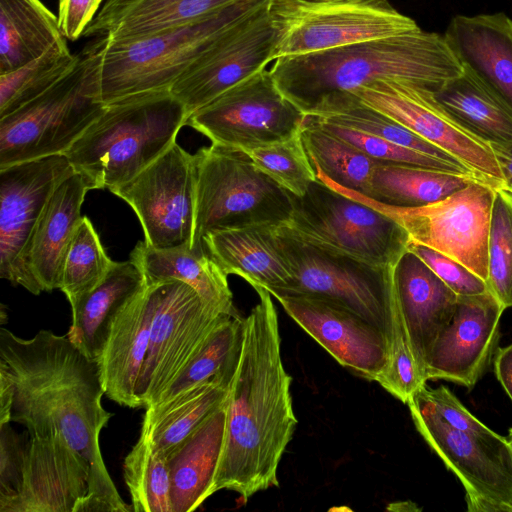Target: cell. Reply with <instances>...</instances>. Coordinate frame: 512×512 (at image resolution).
<instances>
[{
	"label": "cell",
	"instance_id": "44dd1931",
	"mask_svg": "<svg viewBox=\"0 0 512 512\" xmlns=\"http://www.w3.org/2000/svg\"><path fill=\"white\" fill-rule=\"evenodd\" d=\"M89 472L60 433L31 436L15 489L0 497V512H78Z\"/></svg>",
	"mask_w": 512,
	"mask_h": 512
},
{
	"label": "cell",
	"instance_id": "836d02e7",
	"mask_svg": "<svg viewBox=\"0 0 512 512\" xmlns=\"http://www.w3.org/2000/svg\"><path fill=\"white\" fill-rule=\"evenodd\" d=\"M301 137L315 172L340 187L368 195L377 160L327 132L307 115Z\"/></svg>",
	"mask_w": 512,
	"mask_h": 512
},
{
	"label": "cell",
	"instance_id": "7c38bea8",
	"mask_svg": "<svg viewBox=\"0 0 512 512\" xmlns=\"http://www.w3.org/2000/svg\"><path fill=\"white\" fill-rule=\"evenodd\" d=\"M305 119L265 68L192 113L186 125L212 144L247 153L297 134Z\"/></svg>",
	"mask_w": 512,
	"mask_h": 512
},
{
	"label": "cell",
	"instance_id": "cb8c5ba5",
	"mask_svg": "<svg viewBox=\"0 0 512 512\" xmlns=\"http://www.w3.org/2000/svg\"><path fill=\"white\" fill-rule=\"evenodd\" d=\"M277 228L259 224L215 230L206 233L202 241L227 275H238L254 289L263 287L273 296L287 290L293 281Z\"/></svg>",
	"mask_w": 512,
	"mask_h": 512
},
{
	"label": "cell",
	"instance_id": "f1b7e54d",
	"mask_svg": "<svg viewBox=\"0 0 512 512\" xmlns=\"http://www.w3.org/2000/svg\"><path fill=\"white\" fill-rule=\"evenodd\" d=\"M145 285L143 272L132 260L114 261L98 286L70 304V341L88 358L97 360L114 318Z\"/></svg>",
	"mask_w": 512,
	"mask_h": 512
},
{
	"label": "cell",
	"instance_id": "f35d334b",
	"mask_svg": "<svg viewBox=\"0 0 512 512\" xmlns=\"http://www.w3.org/2000/svg\"><path fill=\"white\" fill-rule=\"evenodd\" d=\"M113 264L93 224L82 216L63 261L59 289L72 304L98 286Z\"/></svg>",
	"mask_w": 512,
	"mask_h": 512
},
{
	"label": "cell",
	"instance_id": "e575fe53",
	"mask_svg": "<svg viewBox=\"0 0 512 512\" xmlns=\"http://www.w3.org/2000/svg\"><path fill=\"white\" fill-rule=\"evenodd\" d=\"M243 326L244 317L241 315H225L200 349L150 406L165 403L211 380L238 361L242 348Z\"/></svg>",
	"mask_w": 512,
	"mask_h": 512
},
{
	"label": "cell",
	"instance_id": "8fae6325",
	"mask_svg": "<svg viewBox=\"0 0 512 512\" xmlns=\"http://www.w3.org/2000/svg\"><path fill=\"white\" fill-rule=\"evenodd\" d=\"M270 14L278 33L276 59L420 28L388 0H272Z\"/></svg>",
	"mask_w": 512,
	"mask_h": 512
},
{
	"label": "cell",
	"instance_id": "52a82bcc",
	"mask_svg": "<svg viewBox=\"0 0 512 512\" xmlns=\"http://www.w3.org/2000/svg\"><path fill=\"white\" fill-rule=\"evenodd\" d=\"M196 192L192 247L215 230L286 225L294 195L262 172L247 153L212 144L195 154Z\"/></svg>",
	"mask_w": 512,
	"mask_h": 512
},
{
	"label": "cell",
	"instance_id": "9c48e42d",
	"mask_svg": "<svg viewBox=\"0 0 512 512\" xmlns=\"http://www.w3.org/2000/svg\"><path fill=\"white\" fill-rule=\"evenodd\" d=\"M287 225L312 245L379 266L394 267L410 241L393 218L319 179L294 195Z\"/></svg>",
	"mask_w": 512,
	"mask_h": 512
},
{
	"label": "cell",
	"instance_id": "f907efd6",
	"mask_svg": "<svg viewBox=\"0 0 512 512\" xmlns=\"http://www.w3.org/2000/svg\"><path fill=\"white\" fill-rule=\"evenodd\" d=\"M137 0H106L104 6L101 8L102 11H108L116 9L125 5H128Z\"/></svg>",
	"mask_w": 512,
	"mask_h": 512
},
{
	"label": "cell",
	"instance_id": "6da1fadb",
	"mask_svg": "<svg viewBox=\"0 0 512 512\" xmlns=\"http://www.w3.org/2000/svg\"><path fill=\"white\" fill-rule=\"evenodd\" d=\"M0 377L12 388L10 420L31 436L60 433L89 472L88 494L78 512H127L108 473L99 435L112 414L96 360L84 355L68 336L40 330L24 339L0 329Z\"/></svg>",
	"mask_w": 512,
	"mask_h": 512
},
{
	"label": "cell",
	"instance_id": "d4e9b609",
	"mask_svg": "<svg viewBox=\"0 0 512 512\" xmlns=\"http://www.w3.org/2000/svg\"><path fill=\"white\" fill-rule=\"evenodd\" d=\"M444 36L461 63L512 105V19L504 13L457 15Z\"/></svg>",
	"mask_w": 512,
	"mask_h": 512
},
{
	"label": "cell",
	"instance_id": "9a60e30c",
	"mask_svg": "<svg viewBox=\"0 0 512 512\" xmlns=\"http://www.w3.org/2000/svg\"><path fill=\"white\" fill-rule=\"evenodd\" d=\"M156 283L149 346L136 385L140 407L154 403L225 315L179 280Z\"/></svg>",
	"mask_w": 512,
	"mask_h": 512
},
{
	"label": "cell",
	"instance_id": "4dcf8cb0",
	"mask_svg": "<svg viewBox=\"0 0 512 512\" xmlns=\"http://www.w3.org/2000/svg\"><path fill=\"white\" fill-rule=\"evenodd\" d=\"M463 68L435 92L437 100L487 142H512V105L472 69Z\"/></svg>",
	"mask_w": 512,
	"mask_h": 512
},
{
	"label": "cell",
	"instance_id": "7402d4cb",
	"mask_svg": "<svg viewBox=\"0 0 512 512\" xmlns=\"http://www.w3.org/2000/svg\"><path fill=\"white\" fill-rule=\"evenodd\" d=\"M156 283H147L114 318L96 360L105 395L130 408L140 407L136 385L146 358L156 305Z\"/></svg>",
	"mask_w": 512,
	"mask_h": 512
},
{
	"label": "cell",
	"instance_id": "8d00e7d4",
	"mask_svg": "<svg viewBox=\"0 0 512 512\" xmlns=\"http://www.w3.org/2000/svg\"><path fill=\"white\" fill-rule=\"evenodd\" d=\"M123 476L136 512H172L168 460L144 434L124 459Z\"/></svg>",
	"mask_w": 512,
	"mask_h": 512
},
{
	"label": "cell",
	"instance_id": "ab89813d",
	"mask_svg": "<svg viewBox=\"0 0 512 512\" xmlns=\"http://www.w3.org/2000/svg\"><path fill=\"white\" fill-rule=\"evenodd\" d=\"M489 292L507 309L512 307V193L497 187L488 241Z\"/></svg>",
	"mask_w": 512,
	"mask_h": 512
},
{
	"label": "cell",
	"instance_id": "e0dca14e",
	"mask_svg": "<svg viewBox=\"0 0 512 512\" xmlns=\"http://www.w3.org/2000/svg\"><path fill=\"white\" fill-rule=\"evenodd\" d=\"M110 191L134 210L146 243L156 248L192 246L196 161L177 142L130 181Z\"/></svg>",
	"mask_w": 512,
	"mask_h": 512
},
{
	"label": "cell",
	"instance_id": "ee69618b",
	"mask_svg": "<svg viewBox=\"0 0 512 512\" xmlns=\"http://www.w3.org/2000/svg\"><path fill=\"white\" fill-rule=\"evenodd\" d=\"M407 249L426 263L457 295H475L488 291L483 279L444 254L412 241H409Z\"/></svg>",
	"mask_w": 512,
	"mask_h": 512
},
{
	"label": "cell",
	"instance_id": "603a6c76",
	"mask_svg": "<svg viewBox=\"0 0 512 512\" xmlns=\"http://www.w3.org/2000/svg\"><path fill=\"white\" fill-rule=\"evenodd\" d=\"M393 276L399 310L424 376L426 359L451 321L458 295L408 249L395 264Z\"/></svg>",
	"mask_w": 512,
	"mask_h": 512
},
{
	"label": "cell",
	"instance_id": "bcb514c9",
	"mask_svg": "<svg viewBox=\"0 0 512 512\" xmlns=\"http://www.w3.org/2000/svg\"><path fill=\"white\" fill-rule=\"evenodd\" d=\"M103 0H58V23L67 40L76 41L98 14Z\"/></svg>",
	"mask_w": 512,
	"mask_h": 512
},
{
	"label": "cell",
	"instance_id": "2e32d148",
	"mask_svg": "<svg viewBox=\"0 0 512 512\" xmlns=\"http://www.w3.org/2000/svg\"><path fill=\"white\" fill-rule=\"evenodd\" d=\"M73 172L65 154L0 169V277L34 295L43 290L29 267L32 236L52 193Z\"/></svg>",
	"mask_w": 512,
	"mask_h": 512
},
{
	"label": "cell",
	"instance_id": "484cf974",
	"mask_svg": "<svg viewBox=\"0 0 512 512\" xmlns=\"http://www.w3.org/2000/svg\"><path fill=\"white\" fill-rule=\"evenodd\" d=\"M228 399L229 396L167 455L172 512L194 511L214 494L215 476L224 445Z\"/></svg>",
	"mask_w": 512,
	"mask_h": 512
},
{
	"label": "cell",
	"instance_id": "5b68a950",
	"mask_svg": "<svg viewBox=\"0 0 512 512\" xmlns=\"http://www.w3.org/2000/svg\"><path fill=\"white\" fill-rule=\"evenodd\" d=\"M104 42L97 37L59 81L0 118V169L64 154L99 117L106 105L100 93Z\"/></svg>",
	"mask_w": 512,
	"mask_h": 512
},
{
	"label": "cell",
	"instance_id": "83f0119b",
	"mask_svg": "<svg viewBox=\"0 0 512 512\" xmlns=\"http://www.w3.org/2000/svg\"><path fill=\"white\" fill-rule=\"evenodd\" d=\"M147 283L179 280L193 287L210 305L229 315H240L233 303L227 274L205 247L183 244L156 248L139 241L130 254Z\"/></svg>",
	"mask_w": 512,
	"mask_h": 512
},
{
	"label": "cell",
	"instance_id": "f5cc1de1",
	"mask_svg": "<svg viewBox=\"0 0 512 512\" xmlns=\"http://www.w3.org/2000/svg\"><path fill=\"white\" fill-rule=\"evenodd\" d=\"M509 432L512 433V428L509 429Z\"/></svg>",
	"mask_w": 512,
	"mask_h": 512
},
{
	"label": "cell",
	"instance_id": "8992f818",
	"mask_svg": "<svg viewBox=\"0 0 512 512\" xmlns=\"http://www.w3.org/2000/svg\"><path fill=\"white\" fill-rule=\"evenodd\" d=\"M271 0H242L190 23L130 40L105 36L100 93L117 99L170 89L175 81L234 23Z\"/></svg>",
	"mask_w": 512,
	"mask_h": 512
},
{
	"label": "cell",
	"instance_id": "4fadbf2b",
	"mask_svg": "<svg viewBox=\"0 0 512 512\" xmlns=\"http://www.w3.org/2000/svg\"><path fill=\"white\" fill-rule=\"evenodd\" d=\"M413 423L429 447L465 489L469 512H512V444L507 437L484 438L450 427L411 397Z\"/></svg>",
	"mask_w": 512,
	"mask_h": 512
},
{
	"label": "cell",
	"instance_id": "681fc988",
	"mask_svg": "<svg viewBox=\"0 0 512 512\" xmlns=\"http://www.w3.org/2000/svg\"><path fill=\"white\" fill-rule=\"evenodd\" d=\"M504 178L503 187L512 193V142L490 143Z\"/></svg>",
	"mask_w": 512,
	"mask_h": 512
},
{
	"label": "cell",
	"instance_id": "60d3db41",
	"mask_svg": "<svg viewBox=\"0 0 512 512\" xmlns=\"http://www.w3.org/2000/svg\"><path fill=\"white\" fill-rule=\"evenodd\" d=\"M253 163L280 186L302 196L317 180L306 152L301 130L288 139L247 152Z\"/></svg>",
	"mask_w": 512,
	"mask_h": 512
},
{
	"label": "cell",
	"instance_id": "277c9868",
	"mask_svg": "<svg viewBox=\"0 0 512 512\" xmlns=\"http://www.w3.org/2000/svg\"><path fill=\"white\" fill-rule=\"evenodd\" d=\"M188 118L170 89L129 95L107 103L64 154L91 190H111L169 149Z\"/></svg>",
	"mask_w": 512,
	"mask_h": 512
},
{
	"label": "cell",
	"instance_id": "7bdbcfd3",
	"mask_svg": "<svg viewBox=\"0 0 512 512\" xmlns=\"http://www.w3.org/2000/svg\"><path fill=\"white\" fill-rule=\"evenodd\" d=\"M412 397L428 406L452 428L484 438H492L498 435L472 415L450 389L444 385L431 388L425 384Z\"/></svg>",
	"mask_w": 512,
	"mask_h": 512
},
{
	"label": "cell",
	"instance_id": "f6af8a7d",
	"mask_svg": "<svg viewBox=\"0 0 512 512\" xmlns=\"http://www.w3.org/2000/svg\"><path fill=\"white\" fill-rule=\"evenodd\" d=\"M25 445L9 423L0 424V497L11 493L18 484Z\"/></svg>",
	"mask_w": 512,
	"mask_h": 512
},
{
	"label": "cell",
	"instance_id": "816d5d0a",
	"mask_svg": "<svg viewBox=\"0 0 512 512\" xmlns=\"http://www.w3.org/2000/svg\"><path fill=\"white\" fill-rule=\"evenodd\" d=\"M507 438L509 439V441H510V442H511V444H512V433H510V432H509V433H508Z\"/></svg>",
	"mask_w": 512,
	"mask_h": 512
},
{
	"label": "cell",
	"instance_id": "1f68e13d",
	"mask_svg": "<svg viewBox=\"0 0 512 512\" xmlns=\"http://www.w3.org/2000/svg\"><path fill=\"white\" fill-rule=\"evenodd\" d=\"M65 38L41 0H0V74L38 58Z\"/></svg>",
	"mask_w": 512,
	"mask_h": 512
},
{
	"label": "cell",
	"instance_id": "7dc6e473",
	"mask_svg": "<svg viewBox=\"0 0 512 512\" xmlns=\"http://www.w3.org/2000/svg\"><path fill=\"white\" fill-rule=\"evenodd\" d=\"M492 363L497 380L512 401V343L498 347Z\"/></svg>",
	"mask_w": 512,
	"mask_h": 512
},
{
	"label": "cell",
	"instance_id": "f546056e",
	"mask_svg": "<svg viewBox=\"0 0 512 512\" xmlns=\"http://www.w3.org/2000/svg\"><path fill=\"white\" fill-rule=\"evenodd\" d=\"M238 362L165 403L147 407L140 433L167 456L227 400Z\"/></svg>",
	"mask_w": 512,
	"mask_h": 512
},
{
	"label": "cell",
	"instance_id": "d6a6232c",
	"mask_svg": "<svg viewBox=\"0 0 512 512\" xmlns=\"http://www.w3.org/2000/svg\"><path fill=\"white\" fill-rule=\"evenodd\" d=\"M475 179L479 178L470 173L377 161L367 197L391 206L419 207L444 199Z\"/></svg>",
	"mask_w": 512,
	"mask_h": 512
},
{
	"label": "cell",
	"instance_id": "c3c4849f",
	"mask_svg": "<svg viewBox=\"0 0 512 512\" xmlns=\"http://www.w3.org/2000/svg\"><path fill=\"white\" fill-rule=\"evenodd\" d=\"M175 0H137L135 2H132L128 5L108 10V11H102L100 10L93 21H103L108 18L122 15V14H134V13H141L149 10H153L156 8H159L167 3H170Z\"/></svg>",
	"mask_w": 512,
	"mask_h": 512
},
{
	"label": "cell",
	"instance_id": "d590c367",
	"mask_svg": "<svg viewBox=\"0 0 512 512\" xmlns=\"http://www.w3.org/2000/svg\"><path fill=\"white\" fill-rule=\"evenodd\" d=\"M242 0H175L159 8L92 21L84 37L106 36L112 41L137 39L190 23Z\"/></svg>",
	"mask_w": 512,
	"mask_h": 512
},
{
	"label": "cell",
	"instance_id": "d6986e66",
	"mask_svg": "<svg viewBox=\"0 0 512 512\" xmlns=\"http://www.w3.org/2000/svg\"><path fill=\"white\" fill-rule=\"evenodd\" d=\"M504 310L489 290L458 295L454 315L426 359V381L445 380L471 391L493 362Z\"/></svg>",
	"mask_w": 512,
	"mask_h": 512
},
{
	"label": "cell",
	"instance_id": "7a4b0ae2",
	"mask_svg": "<svg viewBox=\"0 0 512 512\" xmlns=\"http://www.w3.org/2000/svg\"><path fill=\"white\" fill-rule=\"evenodd\" d=\"M244 318L243 341L228 405L224 445L213 491H234L246 503L278 487V466L297 425L292 378L281 356L277 310L271 293Z\"/></svg>",
	"mask_w": 512,
	"mask_h": 512
},
{
	"label": "cell",
	"instance_id": "ffe728a7",
	"mask_svg": "<svg viewBox=\"0 0 512 512\" xmlns=\"http://www.w3.org/2000/svg\"><path fill=\"white\" fill-rule=\"evenodd\" d=\"M274 297L286 313L345 368L375 381L387 366L390 357L387 338L351 309L318 295Z\"/></svg>",
	"mask_w": 512,
	"mask_h": 512
},
{
	"label": "cell",
	"instance_id": "30bf717a",
	"mask_svg": "<svg viewBox=\"0 0 512 512\" xmlns=\"http://www.w3.org/2000/svg\"><path fill=\"white\" fill-rule=\"evenodd\" d=\"M329 187L384 212L407 232L410 241L459 262L485 282L488 277V241L496 188L481 179L439 201L419 207H398L340 187L316 172Z\"/></svg>",
	"mask_w": 512,
	"mask_h": 512
},
{
	"label": "cell",
	"instance_id": "ac0fdd59",
	"mask_svg": "<svg viewBox=\"0 0 512 512\" xmlns=\"http://www.w3.org/2000/svg\"><path fill=\"white\" fill-rule=\"evenodd\" d=\"M271 2L230 26L171 86L189 117L276 59Z\"/></svg>",
	"mask_w": 512,
	"mask_h": 512
},
{
	"label": "cell",
	"instance_id": "74e56055",
	"mask_svg": "<svg viewBox=\"0 0 512 512\" xmlns=\"http://www.w3.org/2000/svg\"><path fill=\"white\" fill-rule=\"evenodd\" d=\"M63 38L38 58L0 74V118L36 98L59 81L79 59Z\"/></svg>",
	"mask_w": 512,
	"mask_h": 512
},
{
	"label": "cell",
	"instance_id": "b9f144b4",
	"mask_svg": "<svg viewBox=\"0 0 512 512\" xmlns=\"http://www.w3.org/2000/svg\"><path fill=\"white\" fill-rule=\"evenodd\" d=\"M310 117L327 132L355 146L377 161L410 164L449 172L472 174L458 162L441 160L357 129L328 122L315 116Z\"/></svg>",
	"mask_w": 512,
	"mask_h": 512
},
{
	"label": "cell",
	"instance_id": "4316f807",
	"mask_svg": "<svg viewBox=\"0 0 512 512\" xmlns=\"http://www.w3.org/2000/svg\"><path fill=\"white\" fill-rule=\"evenodd\" d=\"M89 190L85 178L74 171L60 182L45 206L29 251L30 270L43 291L60 288L63 261Z\"/></svg>",
	"mask_w": 512,
	"mask_h": 512
},
{
	"label": "cell",
	"instance_id": "3957f363",
	"mask_svg": "<svg viewBox=\"0 0 512 512\" xmlns=\"http://www.w3.org/2000/svg\"><path fill=\"white\" fill-rule=\"evenodd\" d=\"M463 70L445 36L421 28L326 51L281 57L270 69L283 95L305 115L327 99L374 81L406 80L436 92Z\"/></svg>",
	"mask_w": 512,
	"mask_h": 512
},
{
	"label": "cell",
	"instance_id": "ba28073f",
	"mask_svg": "<svg viewBox=\"0 0 512 512\" xmlns=\"http://www.w3.org/2000/svg\"><path fill=\"white\" fill-rule=\"evenodd\" d=\"M293 281L280 294H311L332 299L378 328L390 350L406 331L395 292L394 267L379 266L312 245L286 224L277 228Z\"/></svg>",
	"mask_w": 512,
	"mask_h": 512
},
{
	"label": "cell",
	"instance_id": "5bb4252c",
	"mask_svg": "<svg viewBox=\"0 0 512 512\" xmlns=\"http://www.w3.org/2000/svg\"><path fill=\"white\" fill-rule=\"evenodd\" d=\"M351 93L447 152L477 178L495 188L503 187V174L490 143L452 115L433 90L406 80L388 79Z\"/></svg>",
	"mask_w": 512,
	"mask_h": 512
}]
</instances>
